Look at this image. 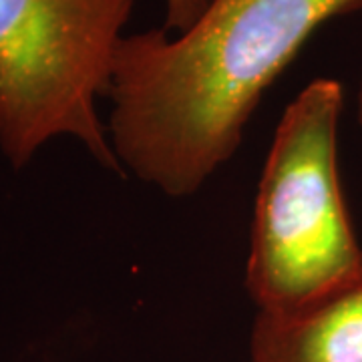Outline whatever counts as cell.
Instances as JSON below:
<instances>
[{
	"label": "cell",
	"mask_w": 362,
	"mask_h": 362,
	"mask_svg": "<svg viewBox=\"0 0 362 362\" xmlns=\"http://www.w3.org/2000/svg\"><path fill=\"white\" fill-rule=\"evenodd\" d=\"M358 13L362 0H211L175 39L163 28L125 35L107 93L121 168L169 197L195 194L312 35Z\"/></svg>",
	"instance_id": "1"
},
{
	"label": "cell",
	"mask_w": 362,
	"mask_h": 362,
	"mask_svg": "<svg viewBox=\"0 0 362 362\" xmlns=\"http://www.w3.org/2000/svg\"><path fill=\"white\" fill-rule=\"evenodd\" d=\"M342 107V83L314 78L276 127L244 278L259 314H294L362 278V246L338 173Z\"/></svg>",
	"instance_id": "2"
},
{
	"label": "cell",
	"mask_w": 362,
	"mask_h": 362,
	"mask_svg": "<svg viewBox=\"0 0 362 362\" xmlns=\"http://www.w3.org/2000/svg\"><path fill=\"white\" fill-rule=\"evenodd\" d=\"M135 0H0V153L25 169L57 137L123 173L97 99L107 97Z\"/></svg>",
	"instance_id": "3"
},
{
	"label": "cell",
	"mask_w": 362,
	"mask_h": 362,
	"mask_svg": "<svg viewBox=\"0 0 362 362\" xmlns=\"http://www.w3.org/2000/svg\"><path fill=\"white\" fill-rule=\"evenodd\" d=\"M247 362H362V278L294 314L258 312Z\"/></svg>",
	"instance_id": "4"
},
{
	"label": "cell",
	"mask_w": 362,
	"mask_h": 362,
	"mask_svg": "<svg viewBox=\"0 0 362 362\" xmlns=\"http://www.w3.org/2000/svg\"><path fill=\"white\" fill-rule=\"evenodd\" d=\"M211 0H163L165 4V25L163 30H175L177 35L185 33L187 28L202 18Z\"/></svg>",
	"instance_id": "5"
},
{
	"label": "cell",
	"mask_w": 362,
	"mask_h": 362,
	"mask_svg": "<svg viewBox=\"0 0 362 362\" xmlns=\"http://www.w3.org/2000/svg\"><path fill=\"white\" fill-rule=\"evenodd\" d=\"M356 121L362 129V71L361 78H358V90H356Z\"/></svg>",
	"instance_id": "6"
}]
</instances>
